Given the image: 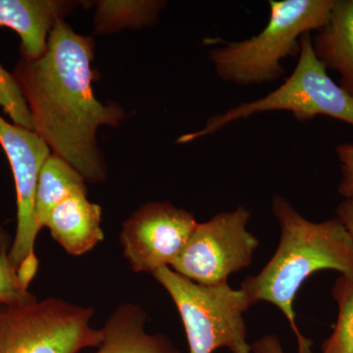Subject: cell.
<instances>
[{
  "label": "cell",
  "mask_w": 353,
  "mask_h": 353,
  "mask_svg": "<svg viewBox=\"0 0 353 353\" xmlns=\"http://www.w3.org/2000/svg\"><path fill=\"white\" fill-rule=\"evenodd\" d=\"M94 57V39L59 20L43 57H21L12 75L31 112L34 131L87 182L101 183L108 178V167L97 145V130L119 126L126 113L115 102L102 103L95 97Z\"/></svg>",
  "instance_id": "1"
},
{
  "label": "cell",
  "mask_w": 353,
  "mask_h": 353,
  "mask_svg": "<svg viewBox=\"0 0 353 353\" xmlns=\"http://www.w3.org/2000/svg\"><path fill=\"white\" fill-rule=\"evenodd\" d=\"M272 211L280 226L277 250L256 275L248 276L240 289L252 305L273 304L289 322L297 341V353H313L312 341L297 326L294 299L304 282L323 270L353 277V240L338 217L312 222L285 197L274 196Z\"/></svg>",
  "instance_id": "2"
},
{
  "label": "cell",
  "mask_w": 353,
  "mask_h": 353,
  "mask_svg": "<svg viewBox=\"0 0 353 353\" xmlns=\"http://www.w3.org/2000/svg\"><path fill=\"white\" fill-rule=\"evenodd\" d=\"M334 0H269L270 19L256 36L241 41H220L209 50L218 77L239 85H262L284 75L282 61L299 57L301 39L328 24Z\"/></svg>",
  "instance_id": "3"
},
{
  "label": "cell",
  "mask_w": 353,
  "mask_h": 353,
  "mask_svg": "<svg viewBox=\"0 0 353 353\" xmlns=\"http://www.w3.org/2000/svg\"><path fill=\"white\" fill-rule=\"evenodd\" d=\"M269 111H289L299 122L329 116L353 126V97L330 78L316 57L311 32L301 37L296 69L280 87L266 97L212 116L202 129L183 134L176 141L187 143L205 138L236 121Z\"/></svg>",
  "instance_id": "4"
},
{
  "label": "cell",
  "mask_w": 353,
  "mask_h": 353,
  "mask_svg": "<svg viewBox=\"0 0 353 353\" xmlns=\"http://www.w3.org/2000/svg\"><path fill=\"white\" fill-rule=\"evenodd\" d=\"M168 292L182 319L190 353H252L245 314L252 305L241 289L226 284L201 285L169 267L153 274Z\"/></svg>",
  "instance_id": "5"
},
{
  "label": "cell",
  "mask_w": 353,
  "mask_h": 353,
  "mask_svg": "<svg viewBox=\"0 0 353 353\" xmlns=\"http://www.w3.org/2000/svg\"><path fill=\"white\" fill-rule=\"evenodd\" d=\"M94 308L48 297L0 304V353H78L99 347L102 329L90 325Z\"/></svg>",
  "instance_id": "6"
},
{
  "label": "cell",
  "mask_w": 353,
  "mask_h": 353,
  "mask_svg": "<svg viewBox=\"0 0 353 353\" xmlns=\"http://www.w3.org/2000/svg\"><path fill=\"white\" fill-rule=\"evenodd\" d=\"M250 220V211L240 206L197 223L170 268L196 284H226L230 276L252 265L259 248V239L248 228Z\"/></svg>",
  "instance_id": "7"
},
{
  "label": "cell",
  "mask_w": 353,
  "mask_h": 353,
  "mask_svg": "<svg viewBox=\"0 0 353 353\" xmlns=\"http://www.w3.org/2000/svg\"><path fill=\"white\" fill-rule=\"evenodd\" d=\"M0 145L10 164L17 197V228L9 259L21 279L31 283L39 270V259L34 252V243L41 231L34 209L37 183L51 150L36 132L7 122L1 116Z\"/></svg>",
  "instance_id": "8"
},
{
  "label": "cell",
  "mask_w": 353,
  "mask_h": 353,
  "mask_svg": "<svg viewBox=\"0 0 353 353\" xmlns=\"http://www.w3.org/2000/svg\"><path fill=\"white\" fill-rule=\"evenodd\" d=\"M194 215L169 201L143 204L122 225L123 254L134 273L170 267L196 227Z\"/></svg>",
  "instance_id": "9"
},
{
  "label": "cell",
  "mask_w": 353,
  "mask_h": 353,
  "mask_svg": "<svg viewBox=\"0 0 353 353\" xmlns=\"http://www.w3.org/2000/svg\"><path fill=\"white\" fill-rule=\"evenodd\" d=\"M77 4L68 0H0V28L17 32L21 57L39 59L48 48L51 30Z\"/></svg>",
  "instance_id": "10"
},
{
  "label": "cell",
  "mask_w": 353,
  "mask_h": 353,
  "mask_svg": "<svg viewBox=\"0 0 353 353\" xmlns=\"http://www.w3.org/2000/svg\"><path fill=\"white\" fill-rule=\"evenodd\" d=\"M87 196L76 194L60 202L44 225L51 236L73 256L85 254L104 240L102 209Z\"/></svg>",
  "instance_id": "11"
},
{
  "label": "cell",
  "mask_w": 353,
  "mask_h": 353,
  "mask_svg": "<svg viewBox=\"0 0 353 353\" xmlns=\"http://www.w3.org/2000/svg\"><path fill=\"white\" fill-rule=\"evenodd\" d=\"M146 321L138 304H121L102 328L103 340L94 353H180L165 334L148 333Z\"/></svg>",
  "instance_id": "12"
},
{
  "label": "cell",
  "mask_w": 353,
  "mask_h": 353,
  "mask_svg": "<svg viewBox=\"0 0 353 353\" xmlns=\"http://www.w3.org/2000/svg\"><path fill=\"white\" fill-rule=\"evenodd\" d=\"M316 57L341 75L340 85L353 97V0H334L328 24L312 37Z\"/></svg>",
  "instance_id": "13"
},
{
  "label": "cell",
  "mask_w": 353,
  "mask_h": 353,
  "mask_svg": "<svg viewBox=\"0 0 353 353\" xmlns=\"http://www.w3.org/2000/svg\"><path fill=\"white\" fill-rule=\"evenodd\" d=\"M76 194H88L87 181L66 160L51 153L39 172L34 197V209L41 230L52 209Z\"/></svg>",
  "instance_id": "14"
},
{
  "label": "cell",
  "mask_w": 353,
  "mask_h": 353,
  "mask_svg": "<svg viewBox=\"0 0 353 353\" xmlns=\"http://www.w3.org/2000/svg\"><path fill=\"white\" fill-rule=\"evenodd\" d=\"M166 2L159 0H101L95 4V34H104L123 29H141L154 25Z\"/></svg>",
  "instance_id": "15"
},
{
  "label": "cell",
  "mask_w": 353,
  "mask_h": 353,
  "mask_svg": "<svg viewBox=\"0 0 353 353\" xmlns=\"http://www.w3.org/2000/svg\"><path fill=\"white\" fill-rule=\"evenodd\" d=\"M338 305L333 333L323 343L321 353H353V277L341 275L332 289Z\"/></svg>",
  "instance_id": "16"
},
{
  "label": "cell",
  "mask_w": 353,
  "mask_h": 353,
  "mask_svg": "<svg viewBox=\"0 0 353 353\" xmlns=\"http://www.w3.org/2000/svg\"><path fill=\"white\" fill-rule=\"evenodd\" d=\"M11 243L10 236L0 226V304L2 305L27 303L37 299L29 288L23 284L17 269L9 259Z\"/></svg>",
  "instance_id": "17"
},
{
  "label": "cell",
  "mask_w": 353,
  "mask_h": 353,
  "mask_svg": "<svg viewBox=\"0 0 353 353\" xmlns=\"http://www.w3.org/2000/svg\"><path fill=\"white\" fill-rule=\"evenodd\" d=\"M0 108L12 120L13 124L34 131L31 112L28 108L12 73L0 64Z\"/></svg>",
  "instance_id": "18"
},
{
  "label": "cell",
  "mask_w": 353,
  "mask_h": 353,
  "mask_svg": "<svg viewBox=\"0 0 353 353\" xmlns=\"http://www.w3.org/2000/svg\"><path fill=\"white\" fill-rule=\"evenodd\" d=\"M336 155L341 162V181L338 192L347 201H353V145L343 143L336 146Z\"/></svg>",
  "instance_id": "19"
},
{
  "label": "cell",
  "mask_w": 353,
  "mask_h": 353,
  "mask_svg": "<svg viewBox=\"0 0 353 353\" xmlns=\"http://www.w3.org/2000/svg\"><path fill=\"white\" fill-rule=\"evenodd\" d=\"M252 353H285L278 334H268L252 343Z\"/></svg>",
  "instance_id": "20"
},
{
  "label": "cell",
  "mask_w": 353,
  "mask_h": 353,
  "mask_svg": "<svg viewBox=\"0 0 353 353\" xmlns=\"http://www.w3.org/2000/svg\"><path fill=\"white\" fill-rule=\"evenodd\" d=\"M336 217L347 228L353 240V201L345 199L336 208Z\"/></svg>",
  "instance_id": "21"
}]
</instances>
